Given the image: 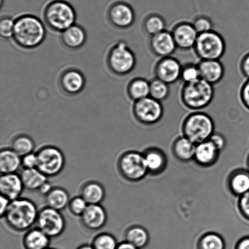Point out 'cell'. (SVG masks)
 I'll return each mask as SVG.
<instances>
[{"instance_id": "1", "label": "cell", "mask_w": 249, "mask_h": 249, "mask_svg": "<svg viewBox=\"0 0 249 249\" xmlns=\"http://www.w3.org/2000/svg\"><path fill=\"white\" fill-rule=\"evenodd\" d=\"M39 210L32 200L19 197L12 200L2 219L9 229L16 233H25L36 224Z\"/></svg>"}, {"instance_id": "2", "label": "cell", "mask_w": 249, "mask_h": 249, "mask_svg": "<svg viewBox=\"0 0 249 249\" xmlns=\"http://www.w3.org/2000/svg\"><path fill=\"white\" fill-rule=\"evenodd\" d=\"M46 31L43 22L32 15H24L15 19L13 39L24 49L38 47L45 40Z\"/></svg>"}, {"instance_id": "3", "label": "cell", "mask_w": 249, "mask_h": 249, "mask_svg": "<svg viewBox=\"0 0 249 249\" xmlns=\"http://www.w3.org/2000/svg\"><path fill=\"white\" fill-rule=\"evenodd\" d=\"M213 85L200 79L197 81L183 84L180 92V102L185 108L194 111L207 108L214 99Z\"/></svg>"}, {"instance_id": "4", "label": "cell", "mask_w": 249, "mask_h": 249, "mask_svg": "<svg viewBox=\"0 0 249 249\" xmlns=\"http://www.w3.org/2000/svg\"><path fill=\"white\" fill-rule=\"evenodd\" d=\"M44 19L46 24L53 30L62 32L74 25L76 13L74 7L63 0H55L46 7Z\"/></svg>"}, {"instance_id": "5", "label": "cell", "mask_w": 249, "mask_h": 249, "mask_svg": "<svg viewBox=\"0 0 249 249\" xmlns=\"http://www.w3.org/2000/svg\"><path fill=\"white\" fill-rule=\"evenodd\" d=\"M182 130L184 136L197 144L209 140L214 133V124L208 114L194 111L185 118Z\"/></svg>"}, {"instance_id": "6", "label": "cell", "mask_w": 249, "mask_h": 249, "mask_svg": "<svg viewBox=\"0 0 249 249\" xmlns=\"http://www.w3.org/2000/svg\"><path fill=\"white\" fill-rule=\"evenodd\" d=\"M116 169L124 179L131 182L141 180L148 172L144 155L135 151L122 153L116 161Z\"/></svg>"}, {"instance_id": "7", "label": "cell", "mask_w": 249, "mask_h": 249, "mask_svg": "<svg viewBox=\"0 0 249 249\" xmlns=\"http://www.w3.org/2000/svg\"><path fill=\"white\" fill-rule=\"evenodd\" d=\"M193 50L200 60H220L225 54L226 43L220 34L212 30L198 34Z\"/></svg>"}, {"instance_id": "8", "label": "cell", "mask_w": 249, "mask_h": 249, "mask_svg": "<svg viewBox=\"0 0 249 249\" xmlns=\"http://www.w3.org/2000/svg\"><path fill=\"white\" fill-rule=\"evenodd\" d=\"M107 65L114 74L126 75L133 71L136 65L135 53L125 41H121L109 50Z\"/></svg>"}, {"instance_id": "9", "label": "cell", "mask_w": 249, "mask_h": 249, "mask_svg": "<svg viewBox=\"0 0 249 249\" xmlns=\"http://www.w3.org/2000/svg\"><path fill=\"white\" fill-rule=\"evenodd\" d=\"M36 153L38 158L37 168L48 178L57 177L64 170L65 156L62 150L57 146L43 145Z\"/></svg>"}, {"instance_id": "10", "label": "cell", "mask_w": 249, "mask_h": 249, "mask_svg": "<svg viewBox=\"0 0 249 249\" xmlns=\"http://www.w3.org/2000/svg\"><path fill=\"white\" fill-rule=\"evenodd\" d=\"M36 225L49 237L53 239L63 235L67 223L62 212L45 206L39 210Z\"/></svg>"}, {"instance_id": "11", "label": "cell", "mask_w": 249, "mask_h": 249, "mask_svg": "<svg viewBox=\"0 0 249 249\" xmlns=\"http://www.w3.org/2000/svg\"><path fill=\"white\" fill-rule=\"evenodd\" d=\"M163 111L162 102L150 96L134 102L133 106V114L136 121L146 125L159 123L162 118Z\"/></svg>"}, {"instance_id": "12", "label": "cell", "mask_w": 249, "mask_h": 249, "mask_svg": "<svg viewBox=\"0 0 249 249\" xmlns=\"http://www.w3.org/2000/svg\"><path fill=\"white\" fill-rule=\"evenodd\" d=\"M182 68L179 60L173 56L160 58L154 67V74L156 79L172 85L180 80Z\"/></svg>"}, {"instance_id": "13", "label": "cell", "mask_w": 249, "mask_h": 249, "mask_svg": "<svg viewBox=\"0 0 249 249\" xmlns=\"http://www.w3.org/2000/svg\"><path fill=\"white\" fill-rule=\"evenodd\" d=\"M108 18L112 25L119 29H127L133 25L136 16L133 7L124 2L112 4L108 12Z\"/></svg>"}, {"instance_id": "14", "label": "cell", "mask_w": 249, "mask_h": 249, "mask_svg": "<svg viewBox=\"0 0 249 249\" xmlns=\"http://www.w3.org/2000/svg\"><path fill=\"white\" fill-rule=\"evenodd\" d=\"M177 48L183 51L193 50L197 40V34L192 23L180 21L171 31Z\"/></svg>"}, {"instance_id": "15", "label": "cell", "mask_w": 249, "mask_h": 249, "mask_svg": "<svg viewBox=\"0 0 249 249\" xmlns=\"http://www.w3.org/2000/svg\"><path fill=\"white\" fill-rule=\"evenodd\" d=\"M80 219L82 226L88 231H99L106 226L108 214L102 204L89 205Z\"/></svg>"}, {"instance_id": "16", "label": "cell", "mask_w": 249, "mask_h": 249, "mask_svg": "<svg viewBox=\"0 0 249 249\" xmlns=\"http://www.w3.org/2000/svg\"><path fill=\"white\" fill-rule=\"evenodd\" d=\"M149 46L151 53L160 58L172 56L178 49L171 31L167 30L151 36Z\"/></svg>"}, {"instance_id": "17", "label": "cell", "mask_w": 249, "mask_h": 249, "mask_svg": "<svg viewBox=\"0 0 249 249\" xmlns=\"http://www.w3.org/2000/svg\"><path fill=\"white\" fill-rule=\"evenodd\" d=\"M197 66L200 78L209 84L214 86L224 79L225 68L220 60H200Z\"/></svg>"}, {"instance_id": "18", "label": "cell", "mask_w": 249, "mask_h": 249, "mask_svg": "<svg viewBox=\"0 0 249 249\" xmlns=\"http://www.w3.org/2000/svg\"><path fill=\"white\" fill-rule=\"evenodd\" d=\"M59 82L61 89L65 93L75 95L79 94L84 89L85 78L80 71L69 69L60 75Z\"/></svg>"}, {"instance_id": "19", "label": "cell", "mask_w": 249, "mask_h": 249, "mask_svg": "<svg viewBox=\"0 0 249 249\" xmlns=\"http://www.w3.org/2000/svg\"><path fill=\"white\" fill-rule=\"evenodd\" d=\"M24 189L20 175L17 173L1 175L0 192L2 196L12 201L20 197Z\"/></svg>"}, {"instance_id": "20", "label": "cell", "mask_w": 249, "mask_h": 249, "mask_svg": "<svg viewBox=\"0 0 249 249\" xmlns=\"http://www.w3.org/2000/svg\"><path fill=\"white\" fill-rule=\"evenodd\" d=\"M79 195L89 205L101 204L106 197V189L96 180H89L80 187Z\"/></svg>"}, {"instance_id": "21", "label": "cell", "mask_w": 249, "mask_h": 249, "mask_svg": "<svg viewBox=\"0 0 249 249\" xmlns=\"http://www.w3.org/2000/svg\"><path fill=\"white\" fill-rule=\"evenodd\" d=\"M87 38L85 29L75 24L62 32L61 36V40L63 45L67 48L73 50L82 48L86 42Z\"/></svg>"}, {"instance_id": "22", "label": "cell", "mask_w": 249, "mask_h": 249, "mask_svg": "<svg viewBox=\"0 0 249 249\" xmlns=\"http://www.w3.org/2000/svg\"><path fill=\"white\" fill-rule=\"evenodd\" d=\"M51 239L36 227L24 233L23 245L24 249H46L49 248Z\"/></svg>"}, {"instance_id": "23", "label": "cell", "mask_w": 249, "mask_h": 249, "mask_svg": "<svg viewBox=\"0 0 249 249\" xmlns=\"http://www.w3.org/2000/svg\"><path fill=\"white\" fill-rule=\"evenodd\" d=\"M21 167V157L10 147L2 148L0 152L1 175L16 173Z\"/></svg>"}, {"instance_id": "24", "label": "cell", "mask_w": 249, "mask_h": 249, "mask_svg": "<svg viewBox=\"0 0 249 249\" xmlns=\"http://www.w3.org/2000/svg\"><path fill=\"white\" fill-rule=\"evenodd\" d=\"M71 197L69 193L62 187H53L45 196L46 206L62 212L67 208Z\"/></svg>"}, {"instance_id": "25", "label": "cell", "mask_w": 249, "mask_h": 249, "mask_svg": "<svg viewBox=\"0 0 249 249\" xmlns=\"http://www.w3.org/2000/svg\"><path fill=\"white\" fill-rule=\"evenodd\" d=\"M24 189L29 191H38L48 180V178L37 168L22 170L20 174Z\"/></svg>"}, {"instance_id": "26", "label": "cell", "mask_w": 249, "mask_h": 249, "mask_svg": "<svg viewBox=\"0 0 249 249\" xmlns=\"http://www.w3.org/2000/svg\"><path fill=\"white\" fill-rule=\"evenodd\" d=\"M219 151L209 140L196 144L194 158L199 164L209 165L214 162Z\"/></svg>"}, {"instance_id": "27", "label": "cell", "mask_w": 249, "mask_h": 249, "mask_svg": "<svg viewBox=\"0 0 249 249\" xmlns=\"http://www.w3.org/2000/svg\"><path fill=\"white\" fill-rule=\"evenodd\" d=\"M127 94L134 102L150 96V81L142 77L134 78L126 88Z\"/></svg>"}, {"instance_id": "28", "label": "cell", "mask_w": 249, "mask_h": 249, "mask_svg": "<svg viewBox=\"0 0 249 249\" xmlns=\"http://www.w3.org/2000/svg\"><path fill=\"white\" fill-rule=\"evenodd\" d=\"M124 238V241L139 249L145 248L149 242L147 231L139 226H131L126 229Z\"/></svg>"}, {"instance_id": "29", "label": "cell", "mask_w": 249, "mask_h": 249, "mask_svg": "<svg viewBox=\"0 0 249 249\" xmlns=\"http://www.w3.org/2000/svg\"><path fill=\"white\" fill-rule=\"evenodd\" d=\"M10 148L21 157L34 152L36 143L31 136L25 134H18L12 139Z\"/></svg>"}, {"instance_id": "30", "label": "cell", "mask_w": 249, "mask_h": 249, "mask_svg": "<svg viewBox=\"0 0 249 249\" xmlns=\"http://www.w3.org/2000/svg\"><path fill=\"white\" fill-rule=\"evenodd\" d=\"M196 144L186 137H181L175 143L174 151L179 160L187 161L195 157Z\"/></svg>"}, {"instance_id": "31", "label": "cell", "mask_w": 249, "mask_h": 249, "mask_svg": "<svg viewBox=\"0 0 249 249\" xmlns=\"http://www.w3.org/2000/svg\"><path fill=\"white\" fill-rule=\"evenodd\" d=\"M166 22L160 14L153 13L145 17L143 22V29L146 34L151 36L166 30Z\"/></svg>"}, {"instance_id": "32", "label": "cell", "mask_w": 249, "mask_h": 249, "mask_svg": "<svg viewBox=\"0 0 249 249\" xmlns=\"http://www.w3.org/2000/svg\"><path fill=\"white\" fill-rule=\"evenodd\" d=\"M231 188L234 194L242 196L249 191V173L240 171L234 174L230 181Z\"/></svg>"}, {"instance_id": "33", "label": "cell", "mask_w": 249, "mask_h": 249, "mask_svg": "<svg viewBox=\"0 0 249 249\" xmlns=\"http://www.w3.org/2000/svg\"><path fill=\"white\" fill-rule=\"evenodd\" d=\"M170 94V85L154 78L150 81V97L162 102L168 98Z\"/></svg>"}, {"instance_id": "34", "label": "cell", "mask_w": 249, "mask_h": 249, "mask_svg": "<svg viewBox=\"0 0 249 249\" xmlns=\"http://www.w3.org/2000/svg\"><path fill=\"white\" fill-rule=\"evenodd\" d=\"M144 155L146 167L149 172H157L162 170L165 165L164 156L160 151L150 150L146 151Z\"/></svg>"}, {"instance_id": "35", "label": "cell", "mask_w": 249, "mask_h": 249, "mask_svg": "<svg viewBox=\"0 0 249 249\" xmlns=\"http://www.w3.org/2000/svg\"><path fill=\"white\" fill-rule=\"evenodd\" d=\"M119 243L113 234L102 232L92 240L91 245L94 249H116Z\"/></svg>"}, {"instance_id": "36", "label": "cell", "mask_w": 249, "mask_h": 249, "mask_svg": "<svg viewBox=\"0 0 249 249\" xmlns=\"http://www.w3.org/2000/svg\"><path fill=\"white\" fill-rule=\"evenodd\" d=\"M223 238L216 233H210L200 239L198 249H225Z\"/></svg>"}, {"instance_id": "37", "label": "cell", "mask_w": 249, "mask_h": 249, "mask_svg": "<svg viewBox=\"0 0 249 249\" xmlns=\"http://www.w3.org/2000/svg\"><path fill=\"white\" fill-rule=\"evenodd\" d=\"M200 79L201 78L197 64L189 63L182 65L180 80H181L183 84H190Z\"/></svg>"}, {"instance_id": "38", "label": "cell", "mask_w": 249, "mask_h": 249, "mask_svg": "<svg viewBox=\"0 0 249 249\" xmlns=\"http://www.w3.org/2000/svg\"><path fill=\"white\" fill-rule=\"evenodd\" d=\"M88 206L89 204L79 195L71 198L67 208L72 216L80 218L86 211Z\"/></svg>"}, {"instance_id": "39", "label": "cell", "mask_w": 249, "mask_h": 249, "mask_svg": "<svg viewBox=\"0 0 249 249\" xmlns=\"http://www.w3.org/2000/svg\"><path fill=\"white\" fill-rule=\"evenodd\" d=\"M192 23L198 34L213 30V21L211 18L204 15L195 17Z\"/></svg>"}, {"instance_id": "40", "label": "cell", "mask_w": 249, "mask_h": 249, "mask_svg": "<svg viewBox=\"0 0 249 249\" xmlns=\"http://www.w3.org/2000/svg\"><path fill=\"white\" fill-rule=\"evenodd\" d=\"M15 19L4 16L0 20V36L4 39L13 38Z\"/></svg>"}, {"instance_id": "41", "label": "cell", "mask_w": 249, "mask_h": 249, "mask_svg": "<svg viewBox=\"0 0 249 249\" xmlns=\"http://www.w3.org/2000/svg\"><path fill=\"white\" fill-rule=\"evenodd\" d=\"M38 166V158L36 152H33L21 157V167L23 169L36 168Z\"/></svg>"}, {"instance_id": "42", "label": "cell", "mask_w": 249, "mask_h": 249, "mask_svg": "<svg viewBox=\"0 0 249 249\" xmlns=\"http://www.w3.org/2000/svg\"><path fill=\"white\" fill-rule=\"evenodd\" d=\"M239 96L244 108L249 111V79H246L241 85Z\"/></svg>"}, {"instance_id": "43", "label": "cell", "mask_w": 249, "mask_h": 249, "mask_svg": "<svg viewBox=\"0 0 249 249\" xmlns=\"http://www.w3.org/2000/svg\"><path fill=\"white\" fill-rule=\"evenodd\" d=\"M240 70L243 76L246 79H249V52L246 53L241 58L240 62Z\"/></svg>"}, {"instance_id": "44", "label": "cell", "mask_w": 249, "mask_h": 249, "mask_svg": "<svg viewBox=\"0 0 249 249\" xmlns=\"http://www.w3.org/2000/svg\"><path fill=\"white\" fill-rule=\"evenodd\" d=\"M240 207L244 215L249 219V191L241 196Z\"/></svg>"}, {"instance_id": "45", "label": "cell", "mask_w": 249, "mask_h": 249, "mask_svg": "<svg viewBox=\"0 0 249 249\" xmlns=\"http://www.w3.org/2000/svg\"><path fill=\"white\" fill-rule=\"evenodd\" d=\"M209 140L213 143L219 151L222 150L225 145V140H224V137L218 133L212 134Z\"/></svg>"}, {"instance_id": "46", "label": "cell", "mask_w": 249, "mask_h": 249, "mask_svg": "<svg viewBox=\"0 0 249 249\" xmlns=\"http://www.w3.org/2000/svg\"><path fill=\"white\" fill-rule=\"evenodd\" d=\"M0 202H1V209H0V214H1V218L4 215L7 210L8 209L9 205L11 204V200L7 198V197L2 196L1 195V198H0Z\"/></svg>"}, {"instance_id": "47", "label": "cell", "mask_w": 249, "mask_h": 249, "mask_svg": "<svg viewBox=\"0 0 249 249\" xmlns=\"http://www.w3.org/2000/svg\"><path fill=\"white\" fill-rule=\"evenodd\" d=\"M235 249H249V237H245L239 241Z\"/></svg>"}, {"instance_id": "48", "label": "cell", "mask_w": 249, "mask_h": 249, "mask_svg": "<svg viewBox=\"0 0 249 249\" xmlns=\"http://www.w3.org/2000/svg\"><path fill=\"white\" fill-rule=\"evenodd\" d=\"M53 187L51 183L48 180L47 182H45V184L41 186L40 190H38V192H40L41 195L45 196V195L48 194L49 192L53 189Z\"/></svg>"}, {"instance_id": "49", "label": "cell", "mask_w": 249, "mask_h": 249, "mask_svg": "<svg viewBox=\"0 0 249 249\" xmlns=\"http://www.w3.org/2000/svg\"><path fill=\"white\" fill-rule=\"evenodd\" d=\"M116 249H139L134 247L133 245H130L126 241H123V242L119 243L118 247Z\"/></svg>"}, {"instance_id": "50", "label": "cell", "mask_w": 249, "mask_h": 249, "mask_svg": "<svg viewBox=\"0 0 249 249\" xmlns=\"http://www.w3.org/2000/svg\"><path fill=\"white\" fill-rule=\"evenodd\" d=\"M77 249H94L91 245H82Z\"/></svg>"}, {"instance_id": "51", "label": "cell", "mask_w": 249, "mask_h": 249, "mask_svg": "<svg viewBox=\"0 0 249 249\" xmlns=\"http://www.w3.org/2000/svg\"><path fill=\"white\" fill-rule=\"evenodd\" d=\"M46 249H53V248H48Z\"/></svg>"}, {"instance_id": "52", "label": "cell", "mask_w": 249, "mask_h": 249, "mask_svg": "<svg viewBox=\"0 0 249 249\" xmlns=\"http://www.w3.org/2000/svg\"></svg>"}]
</instances>
